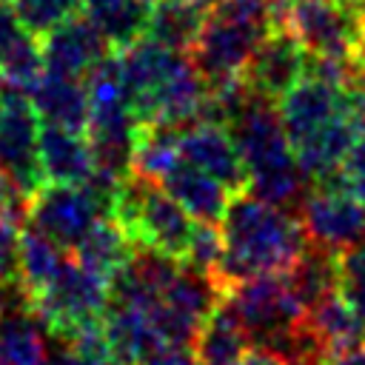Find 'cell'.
Segmentation results:
<instances>
[{
  "label": "cell",
  "instance_id": "cell-42",
  "mask_svg": "<svg viewBox=\"0 0 365 365\" xmlns=\"http://www.w3.org/2000/svg\"><path fill=\"white\" fill-rule=\"evenodd\" d=\"M143 3H145V6H148V9H151V6H154V3H157V0H143Z\"/></svg>",
  "mask_w": 365,
  "mask_h": 365
},
{
  "label": "cell",
  "instance_id": "cell-40",
  "mask_svg": "<svg viewBox=\"0 0 365 365\" xmlns=\"http://www.w3.org/2000/svg\"><path fill=\"white\" fill-rule=\"evenodd\" d=\"M354 60L365 68V23H362V34H359V43H356V48H354Z\"/></svg>",
  "mask_w": 365,
  "mask_h": 365
},
{
  "label": "cell",
  "instance_id": "cell-38",
  "mask_svg": "<svg viewBox=\"0 0 365 365\" xmlns=\"http://www.w3.org/2000/svg\"><path fill=\"white\" fill-rule=\"evenodd\" d=\"M325 365H365V342L342 348V351H334Z\"/></svg>",
  "mask_w": 365,
  "mask_h": 365
},
{
  "label": "cell",
  "instance_id": "cell-30",
  "mask_svg": "<svg viewBox=\"0 0 365 365\" xmlns=\"http://www.w3.org/2000/svg\"><path fill=\"white\" fill-rule=\"evenodd\" d=\"M336 291L365 319V240L336 251Z\"/></svg>",
  "mask_w": 365,
  "mask_h": 365
},
{
  "label": "cell",
  "instance_id": "cell-36",
  "mask_svg": "<svg viewBox=\"0 0 365 365\" xmlns=\"http://www.w3.org/2000/svg\"><path fill=\"white\" fill-rule=\"evenodd\" d=\"M20 34H23V26H20L11 3L9 0H0V57L17 43Z\"/></svg>",
  "mask_w": 365,
  "mask_h": 365
},
{
  "label": "cell",
  "instance_id": "cell-4",
  "mask_svg": "<svg viewBox=\"0 0 365 365\" xmlns=\"http://www.w3.org/2000/svg\"><path fill=\"white\" fill-rule=\"evenodd\" d=\"M365 23V0H285L282 29L308 54L354 57Z\"/></svg>",
  "mask_w": 365,
  "mask_h": 365
},
{
  "label": "cell",
  "instance_id": "cell-11",
  "mask_svg": "<svg viewBox=\"0 0 365 365\" xmlns=\"http://www.w3.org/2000/svg\"><path fill=\"white\" fill-rule=\"evenodd\" d=\"M305 63H308L305 46L288 29H274L257 43L242 71V83L254 94L279 103L302 80Z\"/></svg>",
  "mask_w": 365,
  "mask_h": 365
},
{
  "label": "cell",
  "instance_id": "cell-16",
  "mask_svg": "<svg viewBox=\"0 0 365 365\" xmlns=\"http://www.w3.org/2000/svg\"><path fill=\"white\" fill-rule=\"evenodd\" d=\"M160 185L197 220V222H220L228 202H231V191L211 177L208 171L191 165L188 160H180L163 180Z\"/></svg>",
  "mask_w": 365,
  "mask_h": 365
},
{
  "label": "cell",
  "instance_id": "cell-8",
  "mask_svg": "<svg viewBox=\"0 0 365 365\" xmlns=\"http://www.w3.org/2000/svg\"><path fill=\"white\" fill-rule=\"evenodd\" d=\"M259 40H262L259 31H254L220 11H211V17H205L188 57L197 66L205 86H220V83L242 77Z\"/></svg>",
  "mask_w": 365,
  "mask_h": 365
},
{
  "label": "cell",
  "instance_id": "cell-2",
  "mask_svg": "<svg viewBox=\"0 0 365 365\" xmlns=\"http://www.w3.org/2000/svg\"><path fill=\"white\" fill-rule=\"evenodd\" d=\"M228 131L245 165V191L297 211L311 182L297 163L277 103L251 91L242 111L228 123Z\"/></svg>",
  "mask_w": 365,
  "mask_h": 365
},
{
  "label": "cell",
  "instance_id": "cell-43",
  "mask_svg": "<svg viewBox=\"0 0 365 365\" xmlns=\"http://www.w3.org/2000/svg\"><path fill=\"white\" fill-rule=\"evenodd\" d=\"M0 365H9V362H6V356H3V354H0Z\"/></svg>",
  "mask_w": 365,
  "mask_h": 365
},
{
  "label": "cell",
  "instance_id": "cell-31",
  "mask_svg": "<svg viewBox=\"0 0 365 365\" xmlns=\"http://www.w3.org/2000/svg\"><path fill=\"white\" fill-rule=\"evenodd\" d=\"M220 259H222V231H220V222H197L194 234L188 240L185 257L180 262H185V265H191L197 271L214 274Z\"/></svg>",
  "mask_w": 365,
  "mask_h": 365
},
{
  "label": "cell",
  "instance_id": "cell-27",
  "mask_svg": "<svg viewBox=\"0 0 365 365\" xmlns=\"http://www.w3.org/2000/svg\"><path fill=\"white\" fill-rule=\"evenodd\" d=\"M305 319L311 322V328L319 334V339L328 345L331 354L365 342V319L339 297V291L308 308Z\"/></svg>",
  "mask_w": 365,
  "mask_h": 365
},
{
  "label": "cell",
  "instance_id": "cell-18",
  "mask_svg": "<svg viewBox=\"0 0 365 365\" xmlns=\"http://www.w3.org/2000/svg\"><path fill=\"white\" fill-rule=\"evenodd\" d=\"M191 342L200 365H237L245 356L251 336L242 328L234 308L225 299H220V305L200 322Z\"/></svg>",
  "mask_w": 365,
  "mask_h": 365
},
{
  "label": "cell",
  "instance_id": "cell-1",
  "mask_svg": "<svg viewBox=\"0 0 365 365\" xmlns=\"http://www.w3.org/2000/svg\"><path fill=\"white\" fill-rule=\"evenodd\" d=\"M222 259L214 279L225 288L257 277L285 271L308 245L297 211L265 202L248 191L231 197L222 220Z\"/></svg>",
  "mask_w": 365,
  "mask_h": 365
},
{
  "label": "cell",
  "instance_id": "cell-19",
  "mask_svg": "<svg viewBox=\"0 0 365 365\" xmlns=\"http://www.w3.org/2000/svg\"><path fill=\"white\" fill-rule=\"evenodd\" d=\"M282 274L297 302L308 311L325 297L336 294V251L308 240L305 251Z\"/></svg>",
  "mask_w": 365,
  "mask_h": 365
},
{
  "label": "cell",
  "instance_id": "cell-12",
  "mask_svg": "<svg viewBox=\"0 0 365 365\" xmlns=\"http://www.w3.org/2000/svg\"><path fill=\"white\" fill-rule=\"evenodd\" d=\"M40 48H43L46 71L74 77V80H83L103 57L114 51L108 40L100 34V29L83 11L68 17L48 34H43Z\"/></svg>",
  "mask_w": 365,
  "mask_h": 365
},
{
  "label": "cell",
  "instance_id": "cell-23",
  "mask_svg": "<svg viewBox=\"0 0 365 365\" xmlns=\"http://www.w3.org/2000/svg\"><path fill=\"white\" fill-rule=\"evenodd\" d=\"M131 251H134V245L125 237V231L111 217H97L94 225L74 245L71 257L77 262H83L86 268H91L94 274H100L103 279H108L120 265H125Z\"/></svg>",
  "mask_w": 365,
  "mask_h": 365
},
{
  "label": "cell",
  "instance_id": "cell-32",
  "mask_svg": "<svg viewBox=\"0 0 365 365\" xmlns=\"http://www.w3.org/2000/svg\"><path fill=\"white\" fill-rule=\"evenodd\" d=\"M0 220L17 228L29 220V194L3 168H0Z\"/></svg>",
  "mask_w": 365,
  "mask_h": 365
},
{
  "label": "cell",
  "instance_id": "cell-14",
  "mask_svg": "<svg viewBox=\"0 0 365 365\" xmlns=\"http://www.w3.org/2000/svg\"><path fill=\"white\" fill-rule=\"evenodd\" d=\"M277 111L291 145L297 148L339 114V86L314 74H302V80L277 103Z\"/></svg>",
  "mask_w": 365,
  "mask_h": 365
},
{
  "label": "cell",
  "instance_id": "cell-15",
  "mask_svg": "<svg viewBox=\"0 0 365 365\" xmlns=\"http://www.w3.org/2000/svg\"><path fill=\"white\" fill-rule=\"evenodd\" d=\"M37 151H40V168H43L46 182L80 185L94 168V157H91L86 131L40 123Z\"/></svg>",
  "mask_w": 365,
  "mask_h": 365
},
{
  "label": "cell",
  "instance_id": "cell-7",
  "mask_svg": "<svg viewBox=\"0 0 365 365\" xmlns=\"http://www.w3.org/2000/svg\"><path fill=\"white\" fill-rule=\"evenodd\" d=\"M40 117L26 91L9 88L0 94V168L29 194L46 182L40 168Z\"/></svg>",
  "mask_w": 365,
  "mask_h": 365
},
{
  "label": "cell",
  "instance_id": "cell-5",
  "mask_svg": "<svg viewBox=\"0 0 365 365\" xmlns=\"http://www.w3.org/2000/svg\"><path fill=\"white\" fill-rule=\"evenodd\" d=\"M106 305L108 279H103L74 257H68L57 277L40 294H34V311L54 339H63L91 319H100Z\"/></svg>",
  "mask_w": 365,
  "mask_h": 365
},
{
  "label": "cell",
  "instance_id": "cell-24",
  "mask_svg": "<svg viewBox=\"0 0 365 365\" xmlns=\"http://www.w3.org/2000/svg\"><path fill=\"white\" fill-rule=\"evenodd\" d=\"M68 259V251L63 245H57L51 237H46L43 231L26 225L20 231L17 240V277L23 279V285L31 294H40L63 268V262Z\"/></svg>",
  "mask_w": 365,
  "mask_h": 365
},
{
  "label": "cell",
  "instance_id": "cell-26",
  "mask_svg": "<svg viewBox=\"0 0 365 365\" xmlns=\"http://www.w3.org/2000/svg\"><path fill=\"white\" fill-rule=\"evenodd\" d=\"M180 131L174 125L163 123H145L137 131L134 154H131V171L137 177H145L151 182H160L180 160Z\"/></svg>",
  "mask_w": 365,
  "mask_h": 365
},
{
  "label": "cell",
  "instance_id": "cell-33",
  "mask_svg": "<svg viewBox=\"0 0 365 365\" xmlns=\"http://www.w3.org/2000/svg\"><path fill=\"white\" fill-rule=\"evenodd\" d=\"M339 174L345 177V182L365 200V131L354 140V145L348 148L342 165H339Z\"/></svg>",
  "mask_w": 365,
  "mask_h": 365
},
{
  "label": "cell",
  "instance_id": "cell-44",
  "mask_svg": "<svg viewBox=\"0 0 365 365\" xmlns=\"http://www.w3.org/2000/svg\"><path fill=\"white\" fill-rule=\"evenodd\" d=\"M0 94H3V74H0Z\"/></svg>",
  "mask_w": 365,
  "mask_h": 365
},
{
  "label": "cell",
  "instance_id": "cell-29",
  "mask_svg": "<svg viewBox=\"0 0 365 365\" xmlns=\"http://www.w3.org/2000/svg\"><path fill=\"white\" fill-rule=\"evenodd\" d=\"M23 31L43 37L68 17L80 14V0H9Z\"/></svg>",
  "mask_w": 365,
  "mask_h": 365
},
{
  "label": "cell",
  "instance_id": "cell-3",
  "mask_svg": "<svg viewBox=\"0 0 365 365\" xmlns=\"http://www.w3.org/2000/svg\"><path fill=\"white\" fill-rule=\"evenodd\" d=\"M305 237L317 245L342 251L365 240V202L336 171L314 180L297 205Z\"/></svg>",
  "mask_w": 365,
  "mask_h": 365
},
{
  "label": "cell",
  "instance_id": "cell-22",
  "mask_svg": "<svg viewBox=\"0 0 365 365\" xmlns=\"http://www.w3.org/2000/svg\"><path fill=\"white\" fill-rule=\"evenodd\" d=\"M205 23V11L197 9L188 0H157L148 9V23H145V37L154 43L174 48V51H191L200 29Z\"/></svg>",
  "mask_w": 365,
  "mask_h": 365
},
{
  "label": "cell",
  "instance_id": "cell-35",
  "mask_svg": "<svg viewBox=\"0 0 365 365\" xmlns=\"http://www.w3.org/2000/svg\"><path fill=\"white\" fill-rule=\"evenodd\" d=\"M143 365H200L188 345H163Z\"/></svg>",
  "mask_w": 365,
  "mask_h": 365
},
{
  "label": "cell",
  "instance_id": "cell-20",
  "mask_svg": "<svg viewBox=\"0 0 365 365\" xmlns=\"http://www.w3.org/2000/svg\"><path fill=\"white\" fill-rule=\"evenodd\" d=\"M356 137H359V131L342 114H336L331 123H325L319 131H314L308 140H302L294 148V154H297V163H299L302 174L308 177V182L336 171Z\"/></svg>",
  "mask_w": 365,
  "mask_h": 365
},
{
  "label": "cell",
  "instance_id": "cell-10",
  "mask_svg": "<svg viewBox=\"0 0 365 365\" xmlns=\"http://www.w3.org/2000/svg\"><path fill=\"white\" fill-rule=\"evenodd\" d=\"M97 217L100 214L83 185L43 182L29 200V225L51 237L68 254L94 225Z\"/></svg>",
  "mask_w": 365,
  "mask_h": 365
},
{
  "label": "cell",
  "instance_id": "cell-17",
  "mask_svg": "<svg viewBox=\"0 0 365 365\" xmlns=\"http://www.w3.org/2000/svg\"><path fill=\"white\" fill-rule=\"evenodd\" d=\"M29 100L40 123H51L74 131H86L88 125V94L83 80L43 71V77L31 86Z\"/></svg>",
  "mask_w": 365,
  "mask_h": 365
},
{
  "label": "cell",
  "instance_id": "cell-6",
  "mask_svg": "<svg viewBox=\"0 0 365 365\" xmlns=\"http://www.w3.org/2000/svg\"><path fill=\"white\" fill-rule=\"evenodd\" d=\"M222 299L234 308L248 336L265 348H271L279 336H285L305 317V308L291 294L282 271L248 277L225 288Z\"/></svg>",
  "mask_w": 365,
  "mask_h": 365
},
{
  "label": "cell",
  "instance_id": "cell-21",
  "mask_svg": "<svg viewBox=\"0 0 365 365\" xmlns=\"http://www.w3.org/2000/svg\"><path fill=\"white\" fill-rule=\"evenodd\" d=\"M80 11L100 29L114 51L145 34L148 6L143 0H80Z\"/></svg>",
  "mask_w": 365,
  "mask_h": 365
},
{
  "label": "cell",
  "instance_id": "cell-41",
  "mask_svg": "<svg viewBox=\"0 0 365 365\" xmlns=\"http://www.w3.org/2000/svg\"><path fill=\"white\" fill-rule=\"evenodd\" d=\"M188 3H194L197 9H202V11H211L214 6H220L222 0H188Z\"/></svg>",
  "mask_w": 365,
  "mask_h": 365
},
{
  "label": "cell",
  "instance_id": "cell-39",
  "mask_svg": "<svg viewBox=\"0 0 365 365\" xmlns=\"http://www.w3.org/2000/svg\"><path fill=\"white\" fill-rule=\"evenodd\" d=\"M43 365H86V359H83L80 354H74L68 345L57 342V348H48Z\"/></svg>",
  "mask_w": 365,
  "mask_h": 365
},
{
  "label": "cell",
  "instance_id": "cell-9",
  "mask_svg": "<svg viewBox=\"0 0 365 365\" xmlns=\"http://www.w3.org/2000/svg\"><path fill=\"white\" fill-rule=\"evenodd\" d=\"M194 225H197V220L160 182L148 180L145 191L140 197V205L123 231L131 240V245L154 248L160 254L182 259L188 240L194 234Z\"/></svg>",
  "mask_w": 365,
  "mask_h": 365
},
{
  "label": "cell",
  "instance_id": "cell-34",
  "mask_svg": "<svg viewBox=\"0 0 365 365\" xmlns=\"http://www.w3.org/2000/svg\"><path fill=\"white\" fill-rule=\"evenodd\" d=\"M17 240L20 228L0 220V282L17 277Z\"/></svg>",
  "mask_w": 365,
  "mask_h": 365
},
{
  "label": "cell",
  "instance_id": "cell-13",
  "mask_svg": "<svg viewBox=\"0 0 365 365\" xmlns=\"http://www.w3.org/2000/svg\"><path fill=\"white\" fill-rule=\"evenodd\" d=\"M180 154L191 165L217 177L231 194L245 191V165L228 125L197 120L180 131Z\"/></svg>",
  "mask_w": 365,
  "mask_h": 365
},
{
  "label": "cell",
  "instance_id": "cell-28",
  "mask_svg": "<svg viewBox=\"0 0 365 365\" xmlns=\"http://www.w3.org/2000/svg\"><path fill=\"white\" fill-rule=\"evenodd\" d=\"M43 71H46L43 48L34 40V34H29V31H23L17 37V43L0 57V74H3V83H9V88L29 94L31 86L43 77Z\"/></svg>",
  "mask_w": 365,
  "mask_h": 365
},
{
  "label": "cell",
  "instance_id": "cell-37",
  "mask_svg": "<svg viewBox=\"0 0 365 365\" xmlns=\"http://www.w3.org/2000/svg\"><path fill=\"white\" fill-rule=\"evenodd\" d=\"M237 365H288V362H285L277 351H271V348L259 345V348H248V351H245V356H242Z\"/></svg>",
  "mask_w": 365,
  "mask_h": 365
},
{
  "label": "cell",
  "instance_id": "cell-25",
  "mask_svg": "<svg viewBox=\"0 0 365 365\" xmlns=\"http://www.w3.org/2000/svg\"><path fill=\"white\" fill-rule=\"evenodd\" d=\"M48 331L37 311L0 314V354L9 365H43L48 354Z\"/></svg>",
  "mask_w": 365,
  "mask_h": 365
}]
</instances>
